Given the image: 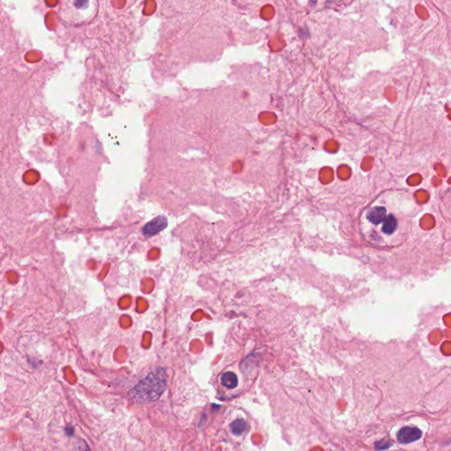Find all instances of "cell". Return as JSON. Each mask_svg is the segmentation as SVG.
Wrapping results in <instances>:
<instances>
[{"label": "cell", "mask_w": 451, "mask_h": 451, "mask_svg": "<svg viewBox=\"0 0 451 451\" xmlns=\"http://www.w3.org/2000/svg\"><path fill=\"white\" fill-rule=\"evenodd\" d=\"M167 387V375L164 369H157L141 380L130 390L129 395L135 403L148 404L160 398Z\"/></svg>", "instance_id": "cell-1"}, {"label": "cell", "mask_w": 451, "mask_h": 451, "mask_svg": "<svg viewBox=\"0 0 451 451\" xmlns=\"http://www.w3.org/2000/svg\"><path fill=\"white\" fill-rule=\"evenodd\" d=\"M422 432L416 427H405L400 429L396 438L401 444H408L420 439Z\"/></svg>", "instance_id": "cell-2"}, {"label": "cell", "mask_w": 451, "mask_h": 451, "mask_svg": "<svg viewBox=\"0 0 451 451\" xmlns=\"http://www.w3.org/2000/svg\"><path fill=\"white\" fill-rule=\"evenodd\" d=\"M168 226V220L164 216H159L148 222L143 228V234L146 236H151L158 234L159 232L165 229Z\"/></svg>", "instance_id": "cell-3"}, {"label": "cell", "mask_w": 451, "mask_h": 451, "mask_svg": "<svg viewBox=\"0 0 451 451\" xmlns=\"http://www.w3.org/2000/svg\"><path fill=\"white\" fill-rule=\"evenodd\" d=\"M386 209L384 207H377L373 208L368 214V219L373 224L378 225L382 223L386 219Z\"/></svg>", "instance_id": "cell-4"}, {"label": "cell", "mask_w": 451, "mask_h": 451, "mask_svg": "<svg viewBox=\"0 0 451 451\" xmlns=\"http://www.w3.org/2000/svg\"><path fill=\"white\" fill-rule=\"evenodd\" d=\"M221 384L227 388L233 389L238 385L237 376L233 372H226L221 376Z\"/></svg>", "instance_id": "cell-5"}, {"label": "cell", "mask_w": 451, "mask_h": 451, "mask_svg": "<svg viewBox=\"0 0 451 451\" xmlns=\"http://www.w3.org/2000/svg\"><path fill=\"white\" fill-rule=\"evenodd\" d=\"M396 226H397V221H396V218L394 217L392 214H390L383 221L382 227V232L386 234H392L396 229Z\"/></svg>", "instance_id": "cell-6"}, {"label": "cell", "mask_w": 451, "mask_h": 451, "mask_svg": "<svg viewBox=\"0 0 451 451\" xmlns=\"http://www.w3.org/2000/svg\"><path fill=\"white\" fill-rule=\"evenodd\" d=\"M230 428L232 433L234 435L239 436V435L243 434L245 431L247 430L248 426H247V423H246V421L243 419H237V420H234L231 423Z\"/></svg>", "instance_id": "cell-7"}, {"label": "cell", "mask_w": 451, "mask_h": 451, "mask_svg": "<svg viewBox=\"0 0 451 451\" xmlns=\"http://www.w3.org/2000/svg\"><path fill=\"white\" fill-rule=\"evenodd\" d=\"M392 445L391 441L388 440H382V441H377L376 443V447L377 449H387Z\"/></svg>", "instance_id": "cell-8"}, {"label": "cell", "mask_w": 451, "mask_h": 451, "mask_svg": "<svg viewBox=\"0 0 451 451\" xmlns=\"http://www.w3.org/2000/svg\"><path fill=\"white\" fill-rule=\"evenodd\" d=\"M76 450L77 451H92L90 449L89 447L87 446L86 444V441H79L78 443H77V447H76Z\"/></svg>", "instance_id": "cell-9"}, {"label": "cell", "mask_w": 451, "mask_h": 451, "mask_svg": "<svg viewBox=\"0 0 451 451\" xmlns=\"http://www.w3.org/2000/svg\"><path fill=\"white\" fill-rule=\"evenodd\" d=\"M66 433H68V435L71 436V435H73L74 434V429H73V427H68V428H66Z\"/></svg>", "instance_id": "cell-10"}]
</instances>
